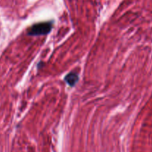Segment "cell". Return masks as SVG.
<instances>
[{
	"mask_svg": "<svg viewBox=\"0 0 152 152\" xmlns=\"http://www.w3.org/2000/svg\"><path fill=\"white\" fill-rule=\"evenodd\" d=\"M79 80V76L76 72H71L65 77V81L71 87H74Z\"/></svg>",
	"mask_w": 152,
	"mask_h": 152,
	"instance_id": "cell-2",
	"label": "cell"
},
{
	"mask_svg": "<svg viewBox=\"0 0 152 152\" xmlns=\"http://www.w3.org/2000/svg\"><path fill=\"white\" fill-rule=\"evenodd\" d=\"M52 27H53L52 22H45L34 24L29 28L28 34L29 36L46 35L51 31Z\"/></svg>",
	"mask_w": 152,
	"mask_h": 152,
	"instance_id": "cell-1",
	"label": "cell"
}]
</instances>
